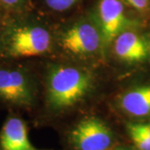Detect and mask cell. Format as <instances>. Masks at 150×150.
I'll list each match as a JSON object with an SVG mask.
<instances>
[{
  "label": "cell",
  "instance_id": "2e32d148",
  "mask_svg": "<svg viewBox=\"0 0 150 150\" xmlns=\"http://www.w3.org/2000/svg\"><path fill=\"white\" fill-rule=\"evenodd\" d=\"M149 53H150V45H149Z\"/></svg>",
  "mask_w": 150,
  "mask_h": 150
},
{
  "label": "cell",
  "instance_id": "8fae6325",
  "mask_svg": "<svg viewBox=\"0 0 150 150\" xmlns=\"http://www.w3.org/2000/svg\"><path fill=\"white\" fill-rule=\"evenodd\" d=\"M78 0H45L47 5L53 10L65 11L70 8Z\"/></svg>",
  "mask_w": 150,
  "mask_h": 150
},
{
  "label": "cell",
  "instance_id": "9c48e42d",
  "mask_svg": "<svg viewBox=\"0 0 150 150\" xmlns=\"http://www.w3.org/2000/svg\"><path fill=\"white\" fill-rule=\"evenodd\" d=\"M119 104L123 111L131 116H149L150 85L140 86L126 92L120 98Z\"/></svg>",
  "mask_w": 150,
  "mask_h": 150
},
{
  "label": "cell",
  "instance_id": "ba28073f",
  "mask_svg": "<svg viewBox=\"0 0 150 150\" xmlns=\"http://www.w3.org/2000/svg\"><path fill=\"white\" fill-rule=\"evenodd\" d=\"M114 52L119 59L128 63L144 60L149 53V46L134 32L124 31L114 39Z\"/></svg>",
  "mask_w": 150,
  "mask_h": 150
},
{
  "label": "cell",
  "instance_id": "3957f363",
  "mask_svg": "<svg viewBox=\"0 0 150 150\" xmlns=\"http://www.w3.org/2000/svg\"><path fill=\"white\" fill-rule=\"evenodd\" d=\"M69 141L75 150H108L113 144V133L100 118L88 117L71 130Z\"/></svg>",
  "mask_w": 150,
  "mask_h": 150
},
{
  "label": "cell",
  "instance_id": "6da1fadb",
  "mask_svg": "<svg viewBox=\"0 0 150 150\" xmlns=\"http://www.w3.org/2000/svg\"><path fill=\"white\" fill-rule=\"evenodd\" d=\"M92 85V76L86 70L66 65L53 67L48 76V105L58 111L74 107L85 98Z\"/></svg>",
  "mask_w": 150,
  "mask_h": 150
},
{
  "label": "cell",
  "instance_id": "8992f818",
  "mask_svg": "<svg viewBox=\"0 0 150 150\" xmlns=\"http://www.w3.org/2000/svg\"><path fill=\"white\" fill-rule=\"evenodd\" d=\"M98 18L103 46L109 45L132 24L120 0H100Z\"/></svg>",
  "mask_w": 150,
  "mask_h": 150
},
{
  "label": "cell",
  "instance_id": "52a82bcc",
  "mask_svg": "<svg viewBox=\"0 0 150 150\" xmlns=\"http://www.w3.org/2000/svg\"><path fill=\"white\" fill-rule=\"evenodd\" d=\"M0 150H43L30 142L25 122L20 118L10 116L0 131Z\"/></svg>",
  "mask_w": 150,
  "mask_h": 150
},
{
  "label": "cell",
  "instance_id": "30bf717a",
  "mask_svg": "<svg viewBox=\"0 0 150 150\" xmlns=\"http://www.w3.org/2000/svg\"><path fill=\"white\" fill-rule=\"evenodd\" d=\"M129 135L139 150H150V141L139 132L128 127Z\"/></svg>",
  "mask_w": 150,
  "mask_h": 150
},
{
  "label": "cell",
  "instance_id": "5bb4252c",
  "mask_svg": "<svg viewBox=\"0 0 150 150\" xmlns=\"http://www.w3.org/2000/svg\"><path fill=\"white\" fill-rule=\"evenodd\" d=\"M3 4L5 5L10 6V7H14V6L19 5L23 2V0H0Z\"/></svg>",
  "mask_w": 150,
  "mask_h": 150
},
{
  "label": "cell",
  "instance_id": "9a60e30c",
  "mask_svg": "<svg viewBox=\"0 0 150 150\" xmlns=\"http://www.w3.org/2000/svg\"><path fill=\"white\" fill-rule=\"evenodd\" d=\"M120 150H125V149H120Z\"/></svg>",
  "mask_w": 150,
  "mask_h": 150
},
{
  "label": "cell",
  "instance_id": "277c9868",
  "mask_svg": "<svg viewBox=\"0 0 150 150\" xmlns=\"http://www.w3.org/2000/svg\"><path fill=\"white\" fill-rule=\"evenodd\" d=\"M0 99L18 107L31 106L34 91L28 75L21 69L1 68Z\"/></svg>",
  "mask_w": 150,
  "mask_h": 150
},
{
  "label": "cell",
  "instance_id": "7a4b0ae2",
  "mask_svg": "<svg viewBox=\"0 0 150 150\" xmlns=\"http://www.w3.org/2000/svg\"><path fill=\"white\" fill-rule=\"evenodd\" d=\"M51 37L47 29L39 26L25 25L13 28L6 40L7 55L12 58L38 56L48 51Z\"/></svg>",
  "mask_w": 150,
  "mask_h": 150
},
{
  "label": "cell",
  "instance_id": "7c38bea8",
  "mask_svg": "<svg viewBox=\"0 0 150 150\" xmlns=\"http://www.w3.org/2000/svg\"><path fill=\"white\" fill-rule=\"evenodd\" d=\"M128 127L139 132L150 141V123H130Z\"/></svg>",
  "mask_w": 150,
  "mask_h": 150
},
{
  "label": "cell",
  "instance_id": "5b68a950",
  "mask_svg": "<svg viewBox=\"0 0 150 150\" xmlns=\"http://www.w3.org/2000/svg\"><path fill=\"white\" fill-rule=\"evenodd\" d=\"M103 44L100 31L88 23H77L66 30L60 38V45L65 51L75 55L94 54Z\"/></svg>",
  "mask_w": 150,
  "mask_h": 150
},
{
  "label": "cell",
  "instance_id": "4fadbf2b",
  "mask_svg": "<svg viewBox=\"0 0 150 150\" xmlns=\"http://www.w3.org/2000/svg\"><path fill=\"white\" fill-rule=\"evenodd\" d=\"M129 5L139 11L147 10L149 7L150 0H124Z\"/></svg>",
  "mask_w": 150,
  "mask_h": 150
}]
</instances>
